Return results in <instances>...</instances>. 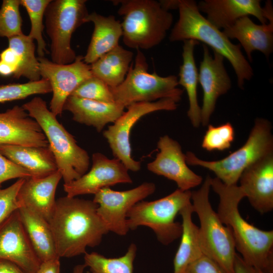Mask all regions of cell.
<instances>
[{
  "mask_svg": "<svg viewBox=\"0 0 273 273\" xmlns=\"http://www.w3.org/2000/svg\"><path fill=\"white\" fill-rule=\"evenodd\" d=\"M52 92L49 81L41 78L24 83H13L0 85V103L22 100L32 95Z\"/></svg>",
  "mask_w": 273,
  "mask_h": 273,
  "instance_id": "d6a6232c",
  "label": "cell"
},
{
  "mask_svg": "<svg viewBox=\"0 0 273 273\" xmlns=\"http://www.w3.org/2000/svg\"><path fill=\"white\" fill-rule=\"evenodd\" d=\"M157 148L159 152L155 159L147 164L150 171L174 181L178 189L183 191L202 184V176L188 167L186 155L176 141L164 135L159 138Z\"/></svg>",
  "mask_w": 273,
  "mask_h": 273,
  "instance_id": "9a60e30c",
  "label": "cell"
},
{
  "mask_svg": "<svg viewBox=\"0 0 273 273\" xmlns=\"http://www.w3.org/2000/svg\"><path fill=\"white\" fill-rule=\"evenodd\" d=\"M271 123L257 118L245 144L226 157L218 160L200 159L193 152L186 155L188 165L199 166L213 172L227 185L237 184L243 171L252 164L273 154V135Z\"/></svg>",
  "mask_w": 273,
  "mask_h": 273,
  "instance_id": "8992f818",
  "label": "cell"
},
{
  "mask_svg": "<svg viewBox=\"0 0 273 273\" xmlns=\"http://www.w3.org/2000/svg\"><path fill=\"white\" fill-rule=\"evenodd\" d=\"M222 32L229 39L239 41L250 62L254 51L261 52L266 58L272 52L273 20L267 24L258 25L248 16H244Z\"/></svg>",
  "mask_w": 273,
  "mask_h": 273,
  "instance_id": "603a6c76",
  "label": "cell"
},
{
  "mask_svg": "<svg viewBox=\"0 0 273 273\" xmlns=\"http://www.w3.org/2000/svg\"><path fill=\"white\" fill-rule=\"evenodd\" d=\"M15 69L9 65L0 61V75L8 76L14 75Z\"/></svg>",
  "mask_w": 273,
  "mask_h": 273,
  "instance_id": "ee69618b",
  "label": "cell"
},
{
  "mask_svg": "<svg viewBox=\"0 0 273 273\" xmlns=\"http://www.w3.org/2000/svg\"><path fill=\"white\" fill-rule=\"evenodd\" d=\"M89 22L94 23V30L83 57L84 62L88 65L118 46L122 36L121 24L113 15L106 17L93 12L88 14L85 19V23Z\"/></svg>",
  "mask_w": 273,
  "mask_h": 273,
  "instance_id": "d4e9b609",
  "label": "cell"
},
{
  "mask_svg": "<svg viewBox=\"0 0 273 273\" xmlns=\"http://www.w3.org/2000/svg\"><path fill=\"white\" fill-rule=\"evenodd\" d=\"M234 127L230 122L217 126L209 124L203 136L201 146L208 151H224L230 149L235 139Z\"/></svg>",
  "mask_w": 273,
  "mask_h": 273,
  "instance_id": "e575fe53",
  "label": "cell"
},
{
  "mask_svg": "<svg viewBox=\"0 0 273 273\" xmlns=\"http://www.w3.org/2000/svg\"><path fill=\"white\" fill-rule=\"evenodd\" d=\"M120 5L118 10L123 17L121 23L123 43L136 50L152 48L164 39L173 20L172 14L154 0L113 1Z\"/></svg>",
  "mask_w": 273,
  "mask_h": 273,
  "instance_id": "5b68a950",
  "label": "cell"
},
{
  "mask_svg": "<svg viewBox=\"0 0 273 273\" xmlns=\"http://www.w3.org/2000/svg\"><path fill=\"white\" fill-rule=\"evenodd\" d=\"M185 273H227L216 262L203 254L191 263Z\"/></svg>",
  "mask_w": 273,
  "mask_h": 273,
  "instance_id": "f35d334b",
  "label": "cell"
},
{
  "mask_svg": "<svg viewBox=\"0 0 273 273\" xmlns=\"http://www.w3.org/2000/svg\"><path fill=\"white\" fill-rule=\"evenodd\" d=\"M37 59L40 76L49 81L52 88L49 109L55 116H60L68 97L82 82L93 76L90 65L84 62L81 55L68 64H57L44 57Z\"/></svg>",
  "mask_w": 273,
  "mask_h": 273,
  "instance_id": "4fadbf2b",
  "label": "cell"
},
{
  "mask_svg": "<svg viewBox=\"0 0 273 273\" xmlns=\"http://www.w3.org/2000/svg\"><path fill=\"white\" fill-rule=\"evenodd\" d=\"M0 145L49 147L38 124L19 106L0 113Z\"/></svg>",
  "mask_w": 273,
  "mask_h": 273,
  "instance_id": "ffe728a7",
  "label": "cell"
},
{
  "mask_svg": "<svg viewBox=\"0 0 273 273\" xmlns=\"http://www.w3.org/2000/svg\"><path fill=\"white\" fill-rule=\"evenodd\" d=\"M31 177V174L27 170L9 159L0 152V187L3 183L9 179Z\"/></svg>",
  "mask_w": 273,
  "mask_h": 273,
  "instance_id": "74e56055",
  "label": "cell"
},
{
  "mask_svg": "<svg viewBox=\"0 0 273 273\" xmlns=\"http://www.w3.org/2000/svg\"><path fill=\"white\" fill-rule=\"evenodd\" d=\"M60 258L41 262L35 273H60Z\"/></svg>",
  "mask_w": 273,
  "mask_h": 273,
  "instance_id": "60d3db41",
  "label": "cell"
},
{
  "mask_svg": "<svg viewBox=\"0 0 273 273\" xmlns=\"http://www.w3.org/2000/svg\"><path fill=\"white\" fill-rule=\"evenodd\" d=\"M211 188L219 197L217 213L231 230L235 248L249 265L266 273H273V231L259 229L246 220L239 210L245 197L239 186L227 185L211 178Z\"/></svg>",
  "mask_w": 273,
  "mask_h": 273,
  "instance_id": "7a4b0ae2",
  "label": "cell"
},
{
  "mask_svg": "<svg viewBox=\"0 0 273 273\" xmlns=\"http://www.w3.org/2000/svg\"><path fill=\"white\" fill-rule=\"evenodd\" d=\"M20 0H3L0 8V36L8 38L23 34Z\"/></svg>",
  "mask_w": 273,
  "mask_h": 273,
  "instance_id": "836d02e7",
  "label": "cell"
},
{
  "mask_svg": "<svg viewBox=\"0 0 273 273\" xmlns=\"http://www.w3.org/2000/svg\"><path fill=\"white\" fill-rule=\"evenodd\" d=\"M136 252V245L131 243L125 254L119 257L108 258L97 252H86L84 264L91 273H133Z\"/></svg>",
  "mask_w": 273,
  "mask_h": 273,
  "instance_id": "4dcf8cb0",
  "label": "cell"
},
{
  "mask_svg": "<svg viewBox=\"0 0 273 273\" xmlns=\"http://www.w3.org/2000/svg\"><path fill=\"white\" fill-rule=\"evenodd\" d=\"M93 200L66 196L56 200L49 221L57 253L70 258L86 253L87 247L98 246L109 232Z\"/></svg>",
  "mask_w": 273,
  "mask_h": 273,
  "instance_id": "6da1fadb",
  "label": "cell"
},
{
  "mask_svg": "<svg viewBox=\"0 0 273 273\" xmlns=\"http://www.w3.org/2000/svg\"><path fill=\"white\" fill-rule=\"evenodd\" d=\"M254 269H255V273H266L264 271L258 268H254Z\"/></svg>",
  "mask_w": 273,
  "mask_h": 273,
  "instance_id": "7dc6e473",
  "label": "cell"
},
{
  "mask_svg": "<svg viewBox=\"0 0 273 273\" xmlns=\"http://www.w3.org/2000/svg\"><path fill=\"white\" fill-rule=\"evenodd\" d=\"M234 271L235 273H255L254 268L247 264L238 253L235 258Z\"/></svg>",
  "mask_w": 273,
  "mask_h": 273,
  "instance_id": "b9f144b4",
  "label": "cell"
},
{
  "mask_svg": "<svg viewBox=\"0 0 273 273\" xmlns=\"http://www.w3.org/2000/svg\"><path fill=\"white\" fill-rule=\"evenodd\" d=\"M85 267L84 264L76 265L74 267L72 273H83Z\"/></svg>",
  "mask_w": 273,
  "mask_h": 273,
  "instance_id": "bcb514c9",
  "label": "cell"
},
{
  "mask_svg": "<svg viewBox=\"0 0 273 273\" xmlns=\"http://www.w3.org/2000/svg\"><path fill=\"white\" fill-rule=\"evenodd\" d=\"M155 190V185L151 182L143 183L124 191L106 187L95 194L93 201L98 205V213L109 231L125 236L129 231L127 225L128 212L138 202L153 194Z\"/></svg>",
  "mask_w": 273,
  "mask_h": 273,
  "instance_id": "7c38bea8",
  "label": "cell"
},
{
  "mask_svg": "<svg viewBox=\"0 0 273 273\" xmlns=\"http://www.w3.org/2000/svg\"><path fill=\"white\" fill-rule=\"evenodd\" d=\"M193 213L192 202L179 213L182 218V233L173 259V273H185L188 266L204 254L199 239V227L192 220Z\"/></svg>",
  "mask_w": 273,
  "mask_h": 273,
  "instance_id": "4316f807",
  "label": "cell"
},
{
  "mask_svg": "<svg viewBox=\"0 0 273 273\" xmlns=\"http://www.w3.org/2000/svg\"><path fill=\"white\" fill-rule=\"evenodd\" d=\"M259 0H204L197 6L207 14V19L215 27L223 29L233 25L239 19L248 15L255 17L261 24L273 20L271 2L261 6Z\"/></svg>",
  "mask_w": 273,
  "mask_h": 273,
  "instance_id": "e0dca14e",
  "label": "cell"
},
{
  "mask_svg": "<svg viewBox=\"0 0 273 273\" xmlns=\"http://www.w3.org/2000/svg\"><path fill=\"white\" fill-rule=\"evenodd\" d=\"M70 96L104 103H115L110 87L94 76L82 82Z\"/></svg>",
  "mask_w": 273,
  "mask_h": 273,
  "instance_id": "d590c367",
  "label": "cell"
},
{
  "mask_svg": "<svg viewBox=\"0 0 273 273\" xmlns=\"http://www.w3.org/2000/svg\"><path fill=\"white\" fill-rule=\"evenodd\" d=\"M0 61L14 68L16 70L15 73L18 70L20 63L18 55L13 50L9 47L0 54Z\"/></svg>",
  "mask_w": 273,
  "mask_h": 273,
  "instance_id": "ab89813d",
  "label": "cell"
},
{
  "mask_svg": "<svg viewBox=\"0 0 273 273\" xmlns=\"http://www.w3.org/2000/svg\"><path fill=\"white\" fill-rule=\"evenodd\" d=\"M62 178L58 170L46 177L24 178L18 194L20 208L31 210L49 222L55 207L56 189Z\"/></svg>",
  "mask_w": 273,
  "mask_h": 273,
  "instance_id": "44dd1931",
  "label": "cell"
},
{
  "mask_svg": "<svg viewBox=\"0 0 273 273\" xmlns=\"http://www.w3.org/2000/svg\"><path fill=\"white\" fill-rule=\"evenodd\" d=\"M33 40L24 33L8 38V47L17 53L20 61L19 67L13 75L16 79L24 77L29 81L40 79L39 62L35 55V46Z\"/></svg>",
  "mask_w": 273,
  "mask_h": 273,
  "instance_id": "f546056e",
  "label": "cell"
},
{
  "mask_svg": "<svg viewBox=\"0 0 273 273\" xmlns=\"http://www.w3.org/2000/svg\"><path fill=\"white\" fill-rule=\"evenodd\" d=\"M183 41V64L180 66L178 83L187 92L189 104L187 115L193 127L197 128L201 124V107L197 98L198 71L194 52L199 42L193 39Z\"/></svg>",
  "mask_w": 273,
  "mask_h": 273,
  "instance_id": "83f0119b",
  "label": "cell"
},
{
  "mask_svg": "<svg viewBox=\"0 0 273 273\" xmlns=\"http://www.w3.org/2000/svg\"><path fill=\"white\" fill-rule=\"evenodd\" d=\"M22 106L37 122L44 134L64 184L86 173L90 164L87 152L58 121L46 102L40 97H35Z\"/></svg>",
  "mask_w": 273,
  "mask_h": 273,
  "instance_id": "277c9868",
  "label": "cell"
},
{
  "mask_svg": "<svg viewBox=\"0 0 273 273\" xmlns=\"http://www.w3.org/2000/svg\"><path fill=\"white\" fill-rule=\"evenodd\" d=\"M239 186L251 205L263 214L273 209V154L264 157L242 173Z\"/></svg>",
  "mask_w": 273,
  "mask_h": 273,
  "instance_id": "d6986e66",
  "label": "cell"
},
{
  "mask_svg": "<svg viewBox=\"0 0 273 273\" xmlns=\"http://www.w3.org/2000/svg\"><path fill=\"white\" fill-rule=\"evenodd\" d=\"M177 107V103L170 99L136 103L126 107L127 111L103 132L114 158L120 161L128 170L139 171L141 163L135 160L131 154L130 135L132 128L147 114L161 110L173 111Z\"/></svg>",
  "mask_w": 273,
  "mask_h": 273,
  "instance_id": "8fae6325",
  "label": "cell"
},
{
  "mask_svg": "<svg viewBox=\"0 0 273 273\" xmlns=\"http://www.w3.org/2000/svg\"><path fill=\"white\" fill-rule=\"evenodd\" d=\"M18 211L29 239L40 261L60 258L57 253L49 222L26 208L21 207Z\"/></svg>",
  "mask_w": 273,
  "mask_h": 273,
  "instance_id": "484cf974",
  "label": "cell"
},
{
  "mask_svg": "<svg viewBox=\"0 0 273 273\" xmlns=\"http://www.w3.org/2000/svg\"><path fill=\"white\" fill-rule=\"evenodd\" d=\"M24 178H19L9 187H0V223L20 208L18 194Z\"/></svg>",
  "mask_w": 273,
  "mask_h": 273,
  "instance_id": "8d00e7d4",
  "label": "cell"
},
{
  "mask_svg": "<svg viewBox=\"0 0 273 273\" xmlns=\"http://www.w3.org/2000/svg\"><path fill=\"white\" fill-rule=\"evenodd\" d=\"M125 107L117 103H107L70 96L66 100L63 111L72 114L75 122L102 131L108 123H114L124 112Z\"/></svg>",
  "mask_w": 273,
  "mask_h": 273,
  "instance_id": "7402d4cb",
  "label": "cell"
},
{
  "mask_svg": "<svg viewBox=\"0 0 273 273\" xmlns=\"http://www.w3.org/2000/svg\"><path fill=\"white\" fill-rule=\"evenodd\" d=\"M159 3H160L162 8L165 10L168 11L170 9H178V0L177 1H160Z\"/></svg>",
  "mask_w": 273,
  "mask_h": 273,
  "instance_id": "f6af8a7d",
  "label": "cell"
},
{
  "mask_svg": "<svg viewBox=\"0 0 273 273\" xmlns=\"http://www.w3.org/2000/svg\"><path fill=\"white\" fill-rule=\"evenodd\" d=\"M85 0H51L45 12L46 32L51 40L52 61L59 64H68L76 58L72 49L71 40L73 32L88 15Z\"/></svg>",
  "mask_w": 273,
  "mask_h": 273,
  "instance_id": "30bf717a",
  "label": "cell"
},
{
  "mask_svg": "<svg viewBox=\"0 0 273 273\" xmlns=\"http://www.w3.org/2000/svg\"><path fill=\"white\" fill-rule=\"evenodd\" d=\"M132 180L128 170L116 158L109 159L96 152L92 156L90 170L78 179L64 184L66 196L71 197L86 194H95L101 189L118 184H131Z\"/></svg>",
  "mask_w": 273,
  "mask_h": 273,
  "instance_id": "5bb4252c",
  "label": "cell"
},
{
  "mask_svg": "<svg viewBox=\"0 0 273 273\" xmlns=\"http://www.w3.org/2000/svg\"><path fill=\"white\" fill-rule=\"evenodd\" d=\"M211 177L207 175L201 188L192 192L194 212L200 221L199 235L203 253L216 262L227 273H235L236 254L231 229L212 208L209 199Z\"/></svg>",
  "mask_w": 273,
  "mask_h": 273,
  "instance_id": "52a82bcc",
  "label": "cell"
},
{
  "mask_svg": "<svg viewBox=\"0 0 273 273\" xmlns=\"http://www.w3.org/2000/svg\"><path fill=\"white\" fill-rule=\"evenodd\" d=\"M0 273H27L16 264L5 260H0Z\"/></svg>",
  "mask_w": 273,
  "mask_h": 273,
  "instance_id": "7bdbcfd3",
  "label": "cell"
},
{
  "mask_svg": "<svg viewBox=\"0 0 273 273\" xmlns=\"http://www.w3.org/2000/svg\"><path fill=\"white\" fill-rule=\"evenodd\" d=\"M179 18L171 30V42L193 39L210 46L227 59L237 77L239 87L243 89L245 80L253 75V69L243 55L241 45L233 43L219 29L204 17L193 0H178Z\"/></svg>",
  "mask_w": 273,
  "mask_h": 273,
  "instance_id": "3957f363",
  "label": "cell"
},
{
  "mask_svg": "<svg viewBox=\"0 0 273 273\" xmlns=\"http://www.w3.org/2000/svg\"><path fill=\"white\" fill-rule=\"evenodd\" d=\"M191 195L190 191L177 189L159 199L138 202L127 214L129 230L147 226L154 232L160 243L164 245L171 244L180 238L181 223L175 219L183 208L191 203Z\"/></svg>",
  "mask_w": 273,
  "mask_h": 273,
  "instance_id": "9c48e42d",
  "label": "cell"
},
{
  "mask_svg": "<svg viewBox=\"0 0 273 273\" xmlns=\"http://www.w3.org/2000/svg\"><path fill=\"white\" fill-rule=\"evenodd\" d=\"M0 152L27 170L31 177H46L58 170L55 159L49 147L0 145Z\"/></svg>",
  "mask_w": 273,
  "mask_h": 273,
  "instance_id": "cb8c5ba5",
  "label": "cell"
},
{
  "mask_svg": "<svg viewBox=\"0 0 273 273\" xmlns=\"http://www.w3.org/2000/svg\"><path fill=\"white\" fill-rule=\"evenodd\" d=\"M51 0H20V5L26 10L31 22L28 36L37 42L38 57H44L46 43L42 36L44 28L43 18L46 9Z\"/></svg>",
  "mask_w": 273,
  "mask_h": 273,
  "instance_id": "1f68e13d",
  "label": "cell"
},
{
  "mask_svg": "<svg viewBox=\"0 0 273 273\" xmlns=\"http://www.w3.org/2000/svg\"><path fill=\"white\" fill-rule=\"evenodd\" d=\"M133 53L118 45L90 64L93 76L109 87L121 84L128 72Z\"/></svg>",
  "mask_w": 273,
  "mask_h": 273,
  "instance_id": "f1b7e54d",
  "label": "cell"
},
{
  "mask_svg": "<svg viewBox=\"0 0 273 273\" xmlns=\"http://www.w3.org/2000/svg\"><path fill=\"white\" fill-rule=\"evenodd\" d=\"M203 57L200 62L198 80L203 93L201 107V124H208L216 101L231 88V80L224 65V57L213 51V57L208 47L203 45Z\"/></svg>",
  "mask_w": 273,
  "mask_h": 273,
  "instance_id": "ac0fdd59",
  "label": "cell"
},
{
  "mask_svg": "<svg viewBox=\"0 0 273 273\" xmlns=\"http://www.w3.org/2000/svg\"><path fill=\"white\" fill-rule=\"evenodd\" d=\"M132 63L123 82L110 87L115 103L126 108L133 103L163 99H170L176 103L181 100L184 90L177 87V76L163 77L155 72L149 73L146 57L140 50H137L134 65Z\"/></svg>",
  "mask_w": 273,
  "mask_h": 273,
  "instance_id": "ba28073f",
  "label": "cell"
},
{
  "mask_svg": "<svg viewBox=\"0 0 273 273\" xmlns=\"http://www.w3.org/2000/svg\"><path fill=\"white\" fill-rule=\"evenodd\" d=\"M0 260L12 262L27 273H35L41 262L29 239L18 210L0 223Z\"/></svg>",
  "mask_w": 273,
  "mask_h": 273,
  "instance_id": "2e32d148",
  "label": "cell"
}]
</instances>
